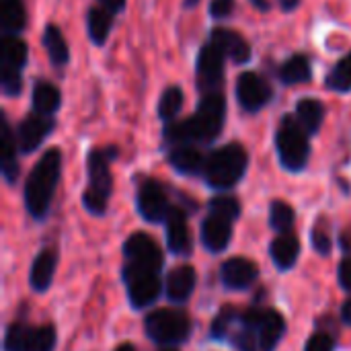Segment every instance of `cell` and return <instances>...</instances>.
Returning <instances> with one entry per match:
<instances>
[{"mask_svg": "<svg viewBox=\"0 0 351 351\" xmlns=\"http://www.w3.org/2000/svg\"><path fill=\"white\" fill-rule=\"evenodd\" d=\"M224 119H226V99L222 97V93L202 95L199 105L191 117L167 123L162 132L165 144L169 148L181 144H193V146L210 144L222 134Z\"/></svg>", "mask_w": 351, "mask_h": 351, "instance_id": "1", "label": "cell"}, {"mask_svg": "<svg viewBox=\"0 0 351 351\" xmlns=\"http://www.w3.org/2000/svg\"><path fill=\"white\" fill-rule=\"evenodd\" d=\"M232 327L234 331L228 333V339L239 351H276L286 333L284 317L274 308L261 306L239 311Z\"/></svg>", "mask_w": 351, "mask_h": 351, "instance_id": "2", "label": "cell"}, {"mask_svg": "<svg viewBox=\"0 0 351 351\" xmlns=\"http://www.w3.org/2000/svg\"><path fill=\"white\" fill-rule=\"evenodd\" d=\"M62 175V152L60 148H49L41 154L37 165L31 169L25 181V208L31 218L43 220L49 214L56 187Z\"/></svg>", "mask_w": 351, "mask_h": 351, "instance_id": "3", "label": "cell"}, {"mask_svg": "<svg viewBox=\"0 0 351 351\" xmlns=\"http://www.w3.org/2000/svg\"><path fill=\"white\" fill-rule=\"evenodd\" d=\"M117 156L115 148H95L88 152L86 169H88V187L82 193V206L93 216H105L109 197L113 191V177L109 171V162Z\"/></svg>", "mask_w": 351, "mask_h": 351, "instance_id": "4", "label": "cell"}, {"mask_svg": "<svg viewBox=\"0 0 351 351\" xmlns=\"http://www.w3.org/2000/svg\"><path fill=\"white\" fill-rule=\"evenodd\" d=\"M249 169V152L239 144L230 142L208 154L204 179L212 189H230L234 187Z\"/></svg>", "mask_w": 351, "mask_h": 351, "instance_id": "5", "label": "cell"}, {"mask_svg": "<svg viewBox=\"0 0 351 351\" xmlns=\"http://www.w3.org/2000/svg\"><path fill=\"white\" fill-rule=\"evenodd\" d=\"M276 150L280 165L290 173H300L311 158V144L306 130L296 115H284L276 132Z\"/></svg>", "mask_w": 351, "mask_h": 351, "instance_id": "6", "label": "cell"}, {"mask_svg": "<svg viewBox=\"0 0 351 351\" xmlns=\"http://www.w3.org/2000/svg\"><path fill=\"white\" fill-rule=\"evenodd\" d=\"M193 329V323L185 311L179 308H158L146 315L144 319V331L146 335L165 348L181 346L189 339Z\"/></svg>", "mask_w": 351, "mask_h": 351, "instance_id": "7", "label": "cell"}, {"mask_svg": "<svg viewBox=\"0 0 351 351\" xmlns=\"http://www.w3.org/2000/svg\"><path fill=\"white\" fill-rule=\"evenodd\" d=\"M123 284L130 304L138 311L148 308L162 294V282L158 271L134 267L130 263L123 265Z\"/></svg>", "mask_w": 351, "mask_h": 351, "instance_id": "8", "label": "cell"}, {"mask_svg": "<svg viewBox=\"0 0 351 351\" xmlns=\"http://www.w3.org/2000/svg\"><path fill=\"white\" fill-rule=\"evenodd\" d=\"M224 51L210 39L204 43L197 56V88L202 95L208 93H220L222 80H224Z\"/></svg>", "mask_w": 351, "mask_h": 351, "instance_id": "9", "label": "cell"}, {"mask_svg": "<svg viewBox=\"0 0 351 351\" xmlns=\"http://www.w3.org/2000/svg\"><path fill=\"white\" fill-rule=\"evenodd\" d=\"M123 255H125V263L134 267L152 269L160 274L165 265V255H162L160 245L146 232L130 234L123 243Z\"/></svg>", "mask_w": 351, "mask_h": 351, "instance_id": "10", "label": "cell"}, {"mask_svg": "<svg viewBox=\"0 0 351 351\" xmlns=\"http://www.w3.org/2000/svg\"><path fill=\"white\" fill-rule=\"evenodd\" d=\"M171 202L167 195V189L162 187L160 181L156 179H144L138 187V195H136V208L138 214L150 222V224H158L165 222L171 210Z\"/></svg>", "mask_w": 351, "mask_h": 351, "instance_id": "11", "label": "cell"}, {"mask_svg": "<svg viewBox=\"0 0 351 351\" xmlns=\"http://www.w3.org/2000/svg\"><path fill=\"white\" fill-rule=\"evenodd\" d=\"M274 97L271 84L257 72H243L237 78V101L243 111L257 113Z\"/></svg>", "mask_w": 351, "mask_h": 351, "instance_id": "12", "label": "cell"}, {"mask_svg": "<svg viewBox=\"0 0 351 351\" xmlns=\"http://www.w3.org/2000/svg\"><path fill=\"white\" fill-rule=\"evenodd\" d=\"M53 128H56L53 117L39 115V113L33 111L31 115H27V117L16 125L14 136H16L19 150H21L23 154L35 152V150L43 144V140L53 132Z\"/></svg>", "mask_w": 351, "mask_h": 351, "instance_id": "13", "label": "cell"}, {"mask_svg": "<svg viewBox=\"0 0 351 351\" xmlns=\"http://www.w3.org/2000/svg\"><path fill=\"white\" fill-rule=\"evenodd\" d=\"M165 230H167V247L173 255L187 257L193 251V241H191V230L187 224V214L181 206H171L169 216L165 220Z\"/></svg>", "mask_w": 351, "mask_h": 351, "instance_id": "14", "label": "cell"}, {"mask_svg": "<svg viewBox=\"0 0 351 351\" xmlns=\"http://www.w3.org/2000/svg\"><path fill=\"white\" fill-rule=\"evenodd\" d=\"M232 224L234 220L210 212L202 222V245L214 255L224 253L232 241Z\"/></svg>", "mask_w": 351, "mask_h": 351, "instance_id": "15", "label": "cell"}, {"mask_svg": "<svg viewBox=\"0 0 351 351\" xmlns=\"http://www.w3.org/2000/svg\"><path fill=\"white\" fill-rule=\"evenodd\" d=\"M220 280L228 290H247L259 280V267L247 257H230L220 267Z\"/></svg>", "mask_w": 351, "mask_h": 351, "instance_id": "16", "label": "cell"}, {"mask_svg": "<svg viewBox=\"0 0 351 351\" xmlns=\"http://www.w3.org/2000/svg\"><path fill=\"white\" fill-rule=\"evenodd\" d=\"M197 284V274L191 265H177L167 274L165 294L173 304H183L189 300Z\"/></svg>", "mask_w": 351, "mask_h": 351, "instance_id": "17", "label": "cell"}, {"mask_svg": "<svg viewBox=\"0 0 351 351\" xmlns=\"http://www.w3.org/2000/svg\"><path fill=\"white\" fill-rule=\"evenodd\" d=\"M222 51L226 58H230L234 64H249L253 58L251 45L249 41L234 29H226V27H216L212 29V37H210Z\"/></svg>", "mask_w": 351, "mask_h": 351, "instance_id": "18", "label": "cell"}, {"mask_svg": "<svg viewBox=\"0 0 351 351\" xmlns=\"http://www.w3.org/2000/svg\"><path fill=\"white\" fill-rule=\"evenodd\" d=\"M169 165L181 173V175H204L206 160L208 156L193 144H181V146H171L169 148Z\"/></svg>", "mask_w": 351, "mask_h": 351, "instance_id": "19", "label": "cell"}, {"mask_svg": "<svg viewBox=\"0 0 351 351\" xmlns=\"http://www.w3.org/2000/svg\"><path fill=\"white\" fill-rule=\"evenodd\" d=\"M56 269H58V253L53 249H43L41 253H37V257L31 263V271H29L31 290H35L39 294L47 292L53 284Z\"/></svg>", "mask_w": 351, "mask_h": 351, "instance_id": "20", "label": "cell"}, {"mask_svg": "<svg viewBox=\"0 0 351 351\" xmlns=\"http://www.w3.org/2000/svg\"><path fill=\"white\" fill-rule=\"evenodd\" d=\"M269 255H271L274 265L280 271H290L296 265L298 257H300V241H298V237L292 234V232L276 237L271 241V245H269Z\"/></svg>", "mask_w": 351, "mask_h": 351, "instance_id": "21", "label": "cell"}, {"mask_svg": "<svg viewBox=\"0 0 351 351\" xmlns=\"http://www.w3.org/2000/svg\"><path fill=\"white\" fill-rule=\"evenodd\" d=\"M16 136L8 121H2V142H0V167H2V177L8 185H12L19 179V160H16Z\"/></svg>", "mask_w": 351, "mask_h": 351, "instance_id": "22", "label": "cell"}, {"mask_svg": "<svg viewBox=\"0 0 351 351\" xmlns=\"http://www.w3.org/2000/svg\"><path fill=\"white\" fill-rule=\"evenodd\" d=\"M27 43L19 35H4L0 39V70L21 72L27 64Z\"/></svg>", "mask_w": 351, "mask_h": 351, "instance_id": "23", "label": "cell"}, {"mask_svg": "<svg viewBox=\"0 0 351 351\" xmlns=\"http://www.w3.org/2000/svg\"><path fill=\"white\" fill-rule=\"evenodd\" d=\"M31 105H33V111L35 113L51 117L60 109V105H62L60 88L56 84L47 82V80H37L35 86H33Z\"/></svg>", "mask_w": 351, "mask_h": 351, "instance_id": "24", "label": "cell"}, {"mask_svg": "<svg viewBox=\"0 0 351 351\" xmlns=\"http://www.w3.org/2000/svg\"><path fill=\"white\" fill-rule=\"evenodd\" d=\"M43 47H45V53L49 58V62L56 66V68H64L68 66L70 62V47H68V41L64 39L62 31L58 25H45L43 29Z\"/></svg>", "mask_w": 351, "mask_h": 351, "instance_id": "25", "label": "cell"}, {"mask_svg": "<svg viewBox=\"0 0 351 351\" xmlns=\"http://www.w3.org/2000/svg\"><path fill=\"white\" fill-rule=\"evenodd\" d=\"M111 27H113V12L105 6H93L88 8V14H86V29H88V37L95 45H105L109 33H111Z\"/></svg>", "mask_w": 351, "mask_h": 351, "instance_id": "26", "label": "cell"}, {"mask_svg": "<svg viewBox=\"0 0 351 351\" xmlns=\"http://www.w3.org/2000/svg\"><path fill=\"white\" fill-rule=\"evenodd\" d=\"M278 78L284 84H304L313 78V66L311 60L304 53L290 56L278 70Z\"/></svg>", "mask_w": 351, "mask_h": 351, "instance_id": "27", "label": "cell"}, {"mask_svg": "<svg viewBox=\"0 0 351 351\" xmlns=\"http://www.w3.org/2000/svg\"><path fill=\"white\" fill-rule=\"evenodd\" d=\"M296 119L308 136L319 134L325 119V105L319 99H300L296 103Z\"/></svg>", "mask_w": 351, "mask_h": 351, "instance_id": "28", "label": "cell"}, {"mask_svg": "<svg viewBox=\"0 0 351 351\" xmlns=\"http://www.w3.org/2000/svg\"><path fill=\"white\" fill-rule=\"evenodd\" d=\"M27 25L23 0H0V29L4 35H19Z\"/></svg>", "mask_w": 351, "mask_h": 351, "instance_id": "29", "label": "cell"}, {"mask_svg": "<svg viewBox=\"0 0 351 351\" xmlns=\"http://www.w3.org/2000/svg\"><path fill=\"white\" fill-rule=\"evenodd\" d=\"M183 103H185V97H183V90L179 86H167L158 99V117L167 123L175 121L177 115L181 113L183 109Z\"/></svg>", "mask_w": 351, "mask_h": 351, "instance_id": "30", "label": "cell"}, {"mask_svg": "<svg viewBox=\"0 0 351 351\" xmlns=\"http://www.w3.org/2000/svg\"><path fill=\"white\" fill-rule=\"evenodd\" d=\"M269 224L276 232L286 234L294 228L296 224V212L290 204L282 202V199H274L269 206Z\"/></svg>", "mask_w": 351, "mask_h": 351, "instance_id": "31", "label": "cell"}, {"mask_svg": "<svg viewBox=\"0 0 351 351\" xmlns=\"http://www.w3.org/2000/svg\"><path fill=\"white\" fill-rule=\"evenodd\" d=\"M327 88L335 90V93H350L351 90V51L346 53L335 66L333 70L327 74L325 78Z\"/></svg>", "mask_w": 351, "mask_h": 351, "instance_id": "32", "label": "cell"}, {"mask_svg": "<svg viewBox=\"0 0 351 351\" xmlns=\"http://www.w3.org/2000/svg\"><path fill=\"white\" fill-rule=\"evenodd\" d=\"M56 341H58V333L53 325L31 327L25 351H53Z\"/></svg>", "mask_w": 351, "mask_h": 351, "instance_id": "33", "label": "cell"}, {"mask_svg": "<svg viewBox=\"0 0 351 351\" xmlns=\"http://www.w3.org/2000/svg\"><path fill=\"white\" fill-rule=\"evenodd\" d=\"M31 327L23 321H12L4 335V351H25Z\"/></svg>", "mask_w": 351, "mask_h": 351, "instance_id": "34", "label": "cell"}, {"mask_svg": "<svg viewBox=\"0 0 351 351\" xmlns=\"http://www.w3.org/2000/svg\"><path fill=\"white\" fill-rule=\"evenodd\" d=\"M237 315H239V308H234V306H222L220 313L214 317L212 327H210L212 339H226V335L230 333V327H232Z\"/></svg>", "mask_w": 351, "mask_h": 351, "instance_id": "35", "label": "cell"}, {"mask_svg": "<svg viewBox=\"0 0 351 351\" xmlns=\"http://www.w3.org/2000/svg\"><path fill=\"white\" fill-rule=\"evenodd\" d=\"M311 245L323 257L331 253V247H333V243H331V230H329L325 218H319V222L313 226V230H311Z\"/></svg>", "mask_w": 351, "mask_h": 351, "instance_id": "36", "label": "cell"}, {"mask_svg": "<svg viewBox=\"0 0 351 351\" xmlns=\"http://www.w3.org/2000/svg\"><path fill=\"white\" fill-rule=\"evenodd\" d=\"M208 210L220 216H226L230 220H237L241 216V204L234 195H216L214 199H210Z\"/></svg>", "mask_w": 351, "mask_h": 351, "instance_id": "37", "label": "cell"}, {"mask_svg": "<svg viewBox=\"0 0 351 351\" xmlns=\"http://www.w3.org/2000/svg\"><path fill=\"white\" fill-rule=\"evenodd\" d=\"M0 86L6 97H16L23 90V76L21 72H8L0 70Z\"/></svg>", "mask_w": 351, "mask_h": 351, "instance_id": "38", "label": "cell"}, {"mask_svg": "<svg viewBox=\"0 0 351 351\" xmlns=\"http://www.w3.org/2000/svg\"><path fill=\"white\" fill-rule=\"evenodd\" d=\"M304 351H335V339L329 333H315L308 337Z\"/></svg>", "mask_w": 351, "mask_h": 351, "instance_id": "39", "label": "cell"}, {"mask_svg": "<svg viewBox=\"0 0 351 351\" xmlns=\"http://www.w3.org/2000/svg\"><path fill=\"white\" fill-rule=\"evenodd\" d=\"M237 0H212L210 2V14L214 19H226L234 12Z\"/></svg>", "mask_w": 351, "mask_h": 351, "instance_id": "40", "label": "cell"}, {"mask_svg": "<svg viewBox=\"0 0 351 351\" xmlns=\"http://www.w3.org/2000/svg\"><path fill=\"white\" fill-rule=\"evenodd\" d=\"M337 280H339V286H341L346 292H351V257H346V259L339 263Z\"/></svg>", "mask_w": 351, "mask_h": 351, "instance_id": "41", "label": "cell"}, {"mask_svg": "<svg viewBox=\"0 0 351 351\" xmlns=\"http://www.w3.org/2000/svg\"><path fill=\"white\" fill-rule=\"evenodd\" d=\"M99 2H101V6L109 8L113 14H117V12L123 10V6H125V0H99Z\"/></svg>", "mask_w": 351, "mask_h": 351, "instance_id": "42", "label": "cell"}, {"mask_svg": "<svg viewBox=\"0 0 351 351\" xmlns=\"http://www.w3.org/2000/svg\"><path fill=\"white\" fill-rule=\"evenodd\" d=\"M341 323L351 327V298L350 300H346L343 306H341Z\"/></svg>", "mask_w": 351, "mask_h": 351, "instance_id": "43", "label": "cell"}, {"mask_svg": "<svg viewBox=\"0 0 351 351\" xmlns=\"http://www.w3.org/2000/svg\"><path fill=\"white\" fill-rule=\"evenodd\" d=\"M341 247H343V251H348V253L351 251V237L350 234H346V232L341 234Z\"/></svg>", "mask_w": 351, "mask_h": 351, "instance_id": "44", "label": "cell"}, {"mask_svg": "<svg viewBox=\"0 0 351 351\" xmlns=\"http://www.w3.org/2000/svg\"><path fill=\"white\" fill-rule=\"evenodd\" d=\"M253 6H257L259 10H267L269 8V0H251Z\"/></svg>", "mask_w": 351, "mask_h": 351, "instance_id": "45", "label": "cell"}, {"mask_svg": "<svg viewBox=\"0 0 351 351\" xmlns=\"http://www.w3.org/2000/svg\"><path fill=\"white\" fill-rule=\"evenodd\" d=\"M282 2V6L286 8V10H292V8H296L298 6V2L300 0H280Z\"/></svg>", "mask_w": 351, "mask_h": 351, "instance_id": "46", "label": "cell"}, {"mask_svg": "<svg viewBox=\"0 0 351 351\" xmlns=\"http://www.w3.org/2000/svg\"><path fill=\"white\" fill-rule=\"evenodd\" d=\"M113 351H136V348H134L132 343H121L117 350H113Z\"/></svg>", "mask_w": 351, "mask_h": 351, "instance_id": "47", "label": "cell"}, {"mask_svg": "<svg viewBox=\"0 0 351 351\" xmlns=\"http://www.w3.org/2000/svg\"><path fill=\"white\" fill-rule=\"evenodd\" d=\"M199 4V0H183V6L185 8H193V6H197Z\"/></svg>", "mask_w": 351, "mask_h": 351, "instance_id": "48", "label": "cell"}, {"mask_svg": "<svg viewBox=\"0 0 351 351\" xmlns=\"http://www.w3.org/2000/svg\"><path fill=\"white\" fill-rule=\"evenodd\" d=\"M169 351H173V350H169Z\"/></svg>", "mask_w": 351, "mask_h": 351, "instance_id": "49", "label": "cell"}]
</instances>
